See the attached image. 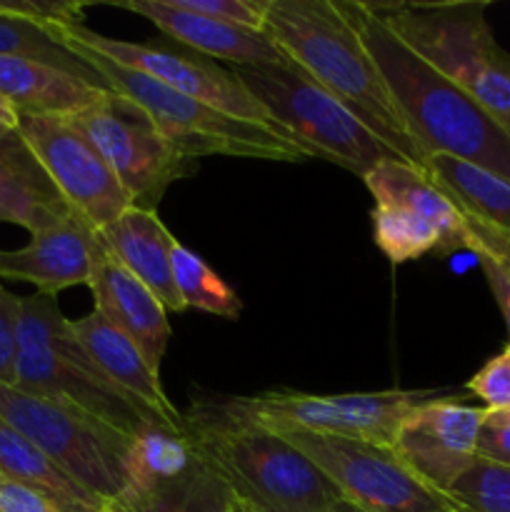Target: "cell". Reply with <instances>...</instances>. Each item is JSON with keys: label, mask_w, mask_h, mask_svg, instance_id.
<instances>
[{"label": "cell", "mask_w": 510, "mask_h": 512, "mask_svg": "<svg viewBox=\"0 0 510 512\" xmlns=\"http://www.w3.org/2000/svg\"><path fill=\"white\" fill-rule=\"evenodd\" d=\"M188 10L248 30H265V0H180Z\"/></svg>", "instance_id": "cell-31"}, {"label": "cell", "mask_w": 510, "mask_h": 512, "mask_svg": "<svg viewBox=\"0 0 510 512\" xmlns=\"http://www.w3.org/2000/svg\"><path fill=\"white\" fill-rule=\"evenodd\" d=\"M100 238L110 258L138 278L168 313L185 310L173 278L175 238L158 218V210L130 205L118 220L100 230Z\"/></svg>", "instance_id": "cell-21"}, {"label": "cell", "mask_w": 510, "mask_h": 512, "mask_svg": "<svg viewBox=\"0 0 510 512\" xmlns=\"http://www.w3.org/2000/svg\"><path fill=\"white\" fill-rule=\"evenodd\" d=\"M195 460H198V448L185 430L150 425L138 438H133L128 490L148 488L160 480L175 478V475L185 473Z\"/></svg>", "instance_id": "cell-27"}, {"label": "cell", "mask_w": 510, "mask_h": 512, "mask_svg": "<svg viewBox=\"0 0 510 512\" xmlns=\"http://www.w3.org/2000/svg\"><path fill=\"white\" fill-rule=\"evenodd\" d=\"M475 455L488 463L510 468V425L485 420L478 435V445H475Z\"/></svg>", "instance_id": "cell-35"}, {"label": "cell", "mask_w": 510, "mask_h": 512, "mask_svg": "<svg viewBox=\"0 0 510 512\" xmlns=\"http://www.w3.org/2000/svg\"><path fill=\"white\" fill-rule=\"evenodd\" d=\"M265 33L390 150L423 170L425 155L405 130L373 55L335 0H265Z\"/></svg>", "instance_id": "cell-2"}, {"label": "cell", "mask_w": 510, "mask_h": 512, "mask_svg": "<svg viewBox=\"0 0 510 512\" xmlns=\"http://www.w3.org/2000/svg\"><path fill=\"white\" fill-rule=\"evenodd\" d=\"M373 55L405 130L425 160L450 155L510 180V130L410 50L363 0H335Z\"/></svg>", "instance_id": "cell-1"}, {"label": "cell", "mask_w": 510, "mask_h": 512, "mask_svg": "<svg viewBox=\"0 0 510 512\" xmlns=\"http://www.w3.org/2000/svg\"><path fill=\"white\" fill-rule=\"evenodd\" d=\"M110 93L78 75L38 60L0 55V95L20 115L75 118Z\"/></svg>", "instance_id": "cell-24"}, {"label": "cell", "mask_w": 510, "mask_h": 512, "mask_svg": "<svg viewBox=\"0 0 510 512\" xmlns=\"http://www.w3.org/2000/svg\"><path fill=\"white\" fill-rule=\"evenodd\" d=\"M485 420L498 425H510V410H485Z\"/></svg>", "instance_id": "cell-37"}, {"label": "cell", "mask_w": 510, "mask_h": 512, "mask_svg": "<svg viewBox=\"0 0 510 512\" xmlns=\"http://www.w3.org/2000/svg\"><path fill=\"white\" fill-rule=\"evenodd\" d=\"M375 200L373 233L395 265L428 253L450 255L475 248V233L458 205L420 168L388 160L363 178Z\"/></svg>", "instance_id": "cell-9"}, {"label": "cell", "mask_w": 510, "mask_h": 512, "mask_svg": "<svg viewBox=\"0 0 510 512\" xmlns=\"http://www.w3.org/2000/svg\"><path fill=\"white\" fill-rule=\"evenodd\" d=\"M105 258L100 230L73 213L30 235L23 248L0 250V280L30 283L40 295L58 298L63 290L88 285Z\"/></svg>", "instance_id": "cell-16"}, {"label": "cell", "mask_w": 510, "mask_h": 512, "mask_svg": "<svg viewBox=\"0 0 510 512\" xmlns=\"http://www.w3.org/2000/svg\"><path fill=\"white\" fill-rule=\"evenodd\" d=\"M73 213L23 135L0 133V223L33 235Z\"/></svg>", "instance_id": "cell-23"}, {"label": "cell", "mask_w": 510, "mask_h": 512, "mask_svg": "<svg viewBox=\"0 0 510 512\" xmlns=\"http://www.w3.org/2000/svg\"><path fill=\"white\" fill-rule=\"evenodd\" d=\"M60 38L65 40L70 53L88 63L113 93L143 110L150 123L158 128V133L183 158L198 160L203 155H233V158L278 160V163L310 160V155L285 130L220 113V110L188 98L138 70L123 68L110 58L93 53L85 45L68 38L63 30H60Z\"/></svg>", "instance_id": "cell-5"}, {"label": "cell", "mask_w": 510, "mask_h": 512, "mask_svg": "<svg viewBox=\"0 0 510 512\" xmlns=\"http://www.w3.org/2000/svg\"><path fill=\"white\" fill-rule=\"evenodd\" d=\"M475 258H478L480 270H483L485 280L490 285V293H493L495 303H498L500 313H503L505 325H508L510 335V263L508 260L498 258V255L488 253V250H475Z\"/></svg>", "instance_id": "cell-34"}, {"label": "cell", "mask_w": 510, "mask_h": 512, "mask_svg": "<svg viewBox=\"0 0 510 512\" xmlns=\"http://www.w3.org/2000/svg\"><path fill=\"white\" fill-rule=\"evenodd\" d=\"M435 395L438 393L433 390H378V393L340 395L268 390L253 398H230L223 403L233 415L263 425L273 433L305 430V433L365 440L390 448L405 415Z\"/></svg>", "instance_id": "cell-10"}, {"label": "cell", "mask_w": 510, "mask_h": 512, "mask_svg": "<svg viewBox=\"0 0 510 512\" xmlns=\"http://www.w3.org/2000/svg\"><path fill=\"white\" fill-rule=\"evenodd\" d=\"M75 123L93 140L135 208L158 210L165 190L195 170V160L183 158L143 110L113 90L75 115Z\"/></svg>", "instance_id": "cell-12"}, {"label": "cell", "mask_w": 510, "mask_h": 512, "mask_svg": "<svg viewBox=\"0 0 510 512\" xmlns=\"http://www.w3.org/2000/svg\"><path fill=\"white\" fill-rule=\"evenodd\" d=\"M0 420L105 503H115L128 490L133 438L95 415L0 385Z\"/></svg>", "instance_id": "cell-8"}, {"label": "cell", "mask_w": 510, "mask_h": 512, "mask_svg": "<svg viewBox=\"0 0 510 512\" xmlns=\"http://www.w3.org/2000/svg\"><path fill=\"white\" fill-rule=\"evenodd\" d=\"M70 330L78 338V343L88 350L95 365L123 393L138 400L143 408H148L168 428L183 430V413L170 403L163 385H160V373L150 368L143 353L133 345V340L125 338L98 310L83 315L80 320H70Z\"/></svg>", "instance_id": "cell-20"}, {"label": "cell", "mask_w": 510, "mask_h": 512, "mask_svg": "<svg viewBox=\"0 0 510 512\" xmlns=\"http://www.w3.org/2000/svg\"><path fill=\"white\" fill-rule=\"evenodd\" d=\"M483 423L485 408L440 398L438 393L405 415L390 448L420 480L448 493L478 458L475 445Z\"/></svg>", "instance_id": "cell-15"}, {"label": "cell", "mask_w": 510, "mask_h": 512, "mask_svg": "<svg viewBox=\"0 0 510 512\" xmlns=\"http://www.w3.org/2000/svg\"><path fill=\"white\" fill-rule=\"evenodd\" d=\"M325 512H365L363 508H358L355 503H350V500H340V503H335L333 508H328Z\"/></svg>", "instance_id": "cell-38"}, {"label": "cell", "mask_w": 510, "mask_h": 512, "mask_svg": "<svg viewBox=\"0 0 510 512\" xmlns=\"http://www.w3.org/2000/svg\"><path fill=\"white\" fill-rule=\"evenodd\" d=\"M198 453L248 512H325L343 500L338 485L285 435L238 418L223 400H200L183 415Z\"/></svg>", "instance_id": "cell-3"}, {"label": "cell", "mask_w": 510, "mask_h": 512, "mask_svg": "<svg viewBox=\"0 0 510 512\" xmlns=\"http://www.w3.org/2000/svg\"><path fill=\"white\" fill-rule=\"evenodd\" d=\"M88 288L95 300L93 310L113 323L125 338L133 340L150 368L160 373V363L173 333L165 305L110 255L95 268Z\"/></svg>", "instance_id": "cell-19"}, {"label": "cell", "mask_w": 510, "mask_h": 512, "mask_svg": "<svg viewBox=\"0 0 510 512\" xmlns=\"http://www.w3.org/2000/svg\"><path fill=\"white\" fill-rule=\"evenodd\" d=\"M445 495L463 512H510V468L475 458Z\"/></svg>", "instance_id": "cell-29"}, {"label": "cell", "mask_w": 510, "mask_h": 512, "mask_svg": "<svg viewBox=\"0 0 510 512\" xmlns=\"http://www.w3.org/2000/svg\"><path fill=\"white\" fill-rule=\"evenodd\" d=\"M230 512H248V510H245L243 505H240V503H235V505H233V510H230Z\"/></svg>", "instance_id": "cell-40"}, {"label": "cell", "mask_w": 510, "mask_h": 512, "mask_svg": "<svg viewBox=\"0 0 510 512\" xmlns=\"http://www.w3.org/2000/svg\"><path fill=\"white\" fill-rule=\"evenodd\" d=\"M58 20L83 23V8L78 3L48 0H0V55L55 65L88 83L108 88L88 63L70 53L65 40L60 38Z\"/></svg>", "instance_id": "cell-22"}, {"label": "cell", "mask_w": 510, "mask_h": 512, "mask_svg": "<svg viewBox=\"0 0 510 512\" xmlns=\"http://www.w3.org/2000/svg\"><path fill=\"white\" fill-rule=\"evenodd\" d=\"M370 10L435 70L510 130V53L495 40L480 0L368 3Z\"/></svg>", "instance_id": "cell-6"}, {"label": "cell", "mask_w": 510, "mask_h": 512, "mask_svg": "<svg viewBox=\"0 0 510 512\" xmlns=\"http://www.w3.org/2000/svg\"><path fill=\"white\" fill-rule=\"evenodd\" d=\"M60 30L68 38H73L75 43L93 50V53L110 58L113 63L123 65V68L138 70V73L148 75V78L158 80V83L168 85V88L178 90L188 98L200 100V103L210 105L220 113L278 128L268 118V113L260 108L258 100L235 78L233 70L220 68L213 60H205L200 55L173 53V50L153 48V45L108 38V35L95 33V30L85 28L83 23H75V20H60Z\"/></svg>", "instance_id": "cell-14"}, {"label": "cell", "mask_w": 510, "mask_h": 512, "mask_svg": "<svg viewBox=\"0 0 510 512\" xmlns=\"http://www.w3.org/2000/svg\"><path fill=\"white\" fill-rule=\"evenodd\" d=\"M10 388L75 405L130 438H138L150 425L168 428L95 365L70 330V320L58 300L50 295L35 293L23 298L15 383Z\"/></svg>", "instance_id": "cell-4"}, {"label": "cell", "mask_w": 510, "mask_h": 512, "mask_svg": "<svg viewBox=\"0 0 510 512\" xmlns=\"http://www.w3.org/2000/svg\"><path fill=\"white\" fill-rule=\"evenodd\" d=\"M0 475L40 490L65 512H105L110 505L75 483L43 450L35 448L25 435L3 420H0Z\"/></svg>", "instance_id": "cell-25"}, {"label": "cell", "mask_w": 510, "mask_h": 512, "mask_svg": "<svg viewBox=\"0 0 510 512\" xmlns=\"http://www.w3.org/2000/svg\"><path fill=\"white\" fill-rule=\"evenodd\" d=\"M0 512H65L40 490L0 475Z\"/></svg>", "instance_id": "cell-33"}, {"label": "cell", "mask_w": 510, "mask_h": 512, "mask_svg": "<svg viewBox=\"0 0 510 512\" xmlns=\"http://www.w3.org/2000/svg\"><path fill=\"white\" fill-rule=\"evenodd\" d=\"M423 173L458 205L475 233V250L510 263V180L450 155H430Z\"/></svg>", "instance_id": "cell-18"}, {"label": "cell", "mask_w": 510, "mask_h": 512, "mask_svg": "<svg viewBox=\"0 0 510 512\" xmlns=\"http://www.w3.org/2000/svg\"><path fill=\"white\" fill-rule=\"evenodd\" d=\"M20 305H23V298L10 293V290L0 283V385L15 383Z\"/></svg>", "instance_id": "cell-32"}, {"label": "cell", "mask_w": 510, "mask_h": 512, "mask_svg": "<svg viewBox=\"0 0 510 512\" xmlns=\"http://www.w3.org/2000/svg\"><path fill=\"white\" fill-rule=\"evenodd\" d=\"M468 390L483 400L485 410H510V343L468 380Z\"/></svg>", "instance_id": "cell-30"}, {"label": "cell", "mask_w": 510, "mask_h": 512, "mask_svg": "<svg viewBox=\"0 0 510 512\" xmlns=\"http://www.w3.org/2000/svg\"><path fill=\"white\" fill-rule=\"evenodd\" d=\"M18 123H20V113L3 98V95H0V133L18 130Z\"/></svg>", "instance_id": "cell-36"}, {"label": "cell", "mask_w": 510, "mask_h": 512, "mask_svg": "<svg viewBox=\"0 0 510 512\" xmlns=\"http://www.w3.org/2000/svg\"><path fill=\"white\" fill-rule=\"evenodd\" d=\"M118 8L143 15L178 43L213 60H225L233 68L240 65H280L288 55L273 43L265 30H248L225 20L208 18L180 5V0H128Z\"/></svg>", "instance_id": "cell-17"}, {"label": "cell", "mask_w": 510, "mask_h": 512, "mask_svg": "<svg viewBox=\"0 0 510 512\" xmlns=\"http://www.w3.org/2000/svg\"><path fill=\"white\" fill-rule=\"evenodd\" d=\"M18 133L30 145L65 203L95 230L108 228L133 205L75 118L20 115Z\"/></svg>", "instance_id": "cell-13"}, {"label": "cell", "mask_w": 510, "mask_h": 512, "mask_svg": "<svg viewBox=\"0 0 510 512\" xmlns=\"http://www.w3.org/2000/svg\"><path fill=\"white\" fill-rule=\"evenodd\" d=\"M115 503L125 512H230L235 495L223 475L198 453L185 473L128 490Z\"/></svg>", "instance_id": "cell-26"}, {"label": "cell", "mask_w": 510, "mask_h": 512, "mask_svg": "<svg viewBox=\"0 0 510 512\" xmlns=\"http://www.w3.org/2000/svg\"><path fill=\"white\" fill-rule=\"evenodd\" d=\"M233 73L268 118L293 135L310 158L328 160L360 178L388 160H403L293 60L280 65H240Z\"/></svg>", "instance_id": "cell-7"}, {"label": "cell", "mask_w": 510, "mask_h": 512, "mask_svg": "<svg viewBox=\"0 0 510 512\" xmlns=\"http://www.w3.org/2000/svg\"><path fill=\"white\" fill-rule=\"evenodd\" d=\"M105 512H125V510L120 508L118 503H110V505H108V510H105Z\"/></svg>", "instance_id": "cell-39"}, {"label": "cell", "mask_w": 510, "mask_h": 512, "mask_svg": "<svg viewBox=\"0 0 510 512\" xmlns=\"http://www.w3.org/2000/svg\"><path fill=\"white\" fill-rule=\"evenodd\" d=\"M303 450L365 512H463L445 493L420 480L388 445L290 430L280 433Z\"/></svg>", "instance_id": "cell-11"}, {"label": "cell", "mask_w": 510, "mask_h": 512, "mask_svg": "<svg viewBox=\"0 0 510 512\" xmlns=\"http://www.w3.org/2000/svg\"><path fill=\"white\" fill-rule=\"evenodd\" d=\"M173 278L185 308L228 320H238L243 313V300L238 298V293L180 240H175L173 245Z\"/></svg>", "instance_id": "cell-28"}]
</instances>
